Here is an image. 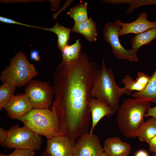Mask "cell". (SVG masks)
Masks as SVG:
<instances>
[{
  "label": "cell",
  "instance_id": "6da1fadb",
  "mask_svg": "<svg viewBox=\"0 0 156 156\" xmlns=\"http://www.w3.org/2000/svg\"><path fill=\"white\" fill-rule=\"evenodd\" d=\"M97 64L81 51L77 59L62 62L54 74L55 99L51 109L58 117L60 128L73 144L82 134L88 132L91 116L88 106L90 92Z\"/></svg>",
  "mask_w": 156,
  "mask_h": 156
},
{
  "label": "cell",
  "instance_id": "7a4b0ae2",
  "mask_svg": "<svg viewBox=\"0 0 156 156\" xmlns=\"http://www.w3.org/2000/svg\"><path fill=\"white\" fill-rule=\"evenodd\" d=\"M125 94H131L124 87H119L116 83L112 70L107 68L104 58L101 67L96 73L90 92L91 98H94L107 104L116 111L119 105L120 97Z\"/></svg>",
  "mask_w": 156,
  "mask_h": 156
},
{
  "label": "cell",
  "instance_id": "3957f363",
  "mask_svg": "<svg viewBox=\"0 0 156 156\" xmlns=\"http://www.w3.org/2000/svg\"><path fill=\"white\" fill-rule=\"evenodd\" d=\"M150 102L135 99H125L118 109L117 123L122 134L127 138H137L144 122L145 115L151 107Z\"/></svg>",
  "mask_w": 156,
  "mask_h": 156
},
{
  "label": "cell",
  "instance_id": "277c9868",
  "mask_svg": "<svg viewBox=\"0 0 156 156\" xmlns=\"http://www.w3.org/2000/svg\"><path fill=\"white\" fill-rule=\"evenodd\" d=\"M17 120L24 126L39 135L49 140L63 135L60 128V120L56 112L49 108H33Z\"/></svg>",
  "mask_w": 156,
  "mask_h": 156
},
{
  "label": "cell",
  "instance_id": "5b68a950",
  "mask_svg": "<svg viewBox=\"0 0 156 156\" xmlns=\"http://www.w3.org/2000/svg\"><path fill=\"white\" fill-rule=\"evenodd\" d=\"M38 72L28 60L25 54L20 51L10 60V64L1 72V81L16 87L26 85L36 76Z\"/></svg>",
  "mask_w": 156,
  "mask_h": 156
},
{
  "label": "cell",
  "instance_id": "8992f818",
  "mask_svg": "<svg viewBox=\"0 0 156 156\" xmlns=\"http://www.w3.org/2000/svg\"><path fill=\"white\" fill-rule=\"evenodd\" d=\"M42 137L25 126H12L8 130L4 147L9 148L38 151L43 142Z\"/></svg>",
  "mask_w": 156,
  "mask_h": 156
},
{
  "label": "cell",
  "instance_id": "52a82bcc",
  "mask_svg": "<svg viewBox=\"0 0 156 156\" xmlns=\"http://www.w3.org/2000/svg\"><path fill=\"white\" fill-rule=\"evenodd\" d=\"M24 91L33 108H49L51 105L54 91L49 83L32 80Z\"/></svg>",
  "mask_w": 156,
  "mask_h": 156
},
{
  "label": "cell",
  "instance_id": "ba28073f",
  "mask_svg": "<svg viewBox=\"0 0 156 156\" xmlns=\"http://www.w3.org/2000/svg\"><path fill=\"white\" fill-rule=\"evenodd\" d=\"M121 28L116 22H107L103 28V38L106 42L110 44L112 52L117 59L136 62L139 60L137 51L133 49L127 50L120 43L118 34Z\"/></svg>",
  "mask_w": 156,
  "mask_h": 156
},
{
  "label": "cell",
  "instance_id": "9c48e42d",
  "mask_svg": "<svg viewBox=\"0 0 156 156\" xmlns=\"http://www.w3.org/2000/svg\"><path fill=\"white\" fill-rule=\"evenodd\" d=\"M104 152L98 135L88 132L80 135L73 147V156H101Z\"/></svg>",
  "mask_w": 156,
  "mask_h": 156
},
{
  "label": "cell",
  "instance_id": "30bf717a",
  "mask_svg": "<svg viewBox=\"0 0 156 156\" xmlns=\"http://www.w3.org/2000/svg\"><path fill=\"white\" fill-rule=\"evenodd\" d=\"M116 23L121 27L118 32L119 37L129 34H138L149 29L156 27V21L152 22L147 19L146 12H142L134 21L125 23L119 20Z\"/></svg>",
  "mask_w": 156,
  "mask_h": 156
},
{
  "label": "cell",
  "instance_id": "8fae6325",
  "mask_svg": "<svg viewBox=\"0 0 156 156\" xmlns=\"http://www.w3.org/2000/svg\"><path fill=\"white\" fill-rule=\"evenodd\" d=\"M44 152L50 156H73V147L67 136L60 135L47 140Z\"/></svg>",
  "mask_w": 156,
  "mask_h": 156
},
{
  "label": "cell",
  "instance_id": "7c38bea8",
  "mask_svg": "<svg viewBox=\"0 0 156 156\" xmlns=\"http://www.w3.org/2000/svg\"><path fill=\"white\" fill-rule=\"evenodd\" d=\"M33 108L25 93L14 95L3 107L9 118L16 120Z\"/></svg>",
  "mask_w": 156,
  "mask_h": 156
},
{
  "label": "cell",
  "instance_id": "4fadbf2b",
  "mask_svg": "<svg viewBox=\"0 0 156 156\" xmlns=\"http://www.w3.org/2000/svg\"><path fill=\"white\" fill-rule=\"evenodd\" d=\"M92 121L89 133H93L94 129L99 121L105 116H110L116 112L107 104L94 98H91L88 103Z\"/></svg>",
  "mask_w": 156,
  "mask_h": 156
},
{
  "label": "cell",
  "instance_id": "5bb4252c",
  "mask_svg": "<svg viewBox=\"0 0 156 156\" xmlns=\"http://www.w3.org/2000/svg\"><path fill=\"white\" fill-rule=\"evenodd\" d=\"M104 152L107 156H128L131 147L127 142L122 141L118 137H109L103 143Z\"/></svg>",
  "mask_w": 156,
  "mask_h": 156
},
{
  "label": "cell",
  "instance_id": "9a60e30c",
  "mask_svg": "<svg viewBox=\"0 0 156 156\" xmlns=\"http://www.w3.org/2000/svg\"><path fill=\"white\" fill-rule=\"evenodd\" d=\"M71 31L82 34L90 43L97 40L98 32L96 25L91 17L85 21L75 23Z\"/></svg>",
  "mask_w": 156,
  "mask_h": 156
},
{
  "label": "cell",
  "instance_id": "2e32d148",
  "mask_svg": "<svg viewBox=\"0 0 156 156\" xmlns=\"http://www.w3.org/2000/svg\"><path fill=\"white\" fill-rule=\"evenodd\" d=\"M131 96L138 100L152 102L156 104V68L150 77L149 82L144 89L133 93Z\"/></svg>",
  "mask_w": 156,
  "mask_h": 156
},
{
  "label": "cell",
  "instance_id": "e0dca14e",
  "mask_svg": "<svg viewBox=\"0 0 156 156\" xmlns=\"http://www.w3.org/2000/svg\"><path fill=\"white\" fill-rule=\"evenodd\" d=\"M156 135V118L152 117L144 122L138 132L137 137L139 140L148 143Z\"/></svg>",
  "mask_w": 156,
  "mask_h": 156
},
{
  "label": "cell",
  "instance_id": "ac0fdd59",
  "mask_svg": "<svg viewBox=\"0 0 156 156\" xmlns=\"http://www.w3.org/2000/svg\"><path fill=\"white\" fill-rule=\"evenodd\" d=\"M45 30L52 32L55 34L57 37V46L62 51L67 43L70 38L71 28H68L61 25L57 22L52 27L50 28H42Z\"/></svg>",
  "mask_w": 156,
  "mask_h": 156
},
{
  "label": "cell",
  "instance_id": "d6986e66",
  "mask_svg": "<svg viewBox=\"0 0 156 156\" xmlns=\"http://www.w3.org/2000/svg\"><path fill=\"white\" fill-rule=\"evenodd\" d=\"M156 38V27L137 34L131 39L132 49L138 51L142 46L148 44Z\"/></svg>",
  "mask_w": 156,
  "mask_h": 156
},
{
  "label": "cell",
  "instance_id": "ffe728a7",
  "mask_svg": "<svg viewBox=\"0 0 156 156\" xmlns=\"http://www.w3.org/2000/svg\"><path fill=\"white\" fill-rule=\"evenodd\" d=\"M88 3H78L70 10L67 14L74 21L75 23L85 21L89 18L88 15Z\"/></svg>",
  "mask_w": 156,
  "mask_h": 156
},
{
  "label": "cell",
  "instance_id": "44dd1931",
  "mask_svg": "<svg viewBox=\"0 0 156 156\" xmlns=\"http://www.w3.org/2000/svg\"><path fill=\"white\" fill-rule=\"evenodd\" d=\"M81 47L79 38L73 44L69 45L67 44L62 51V62H69L77 58L80 53Z\"/></svg>",
  "mask_w": 156,
  "mask_h": 156
},
{
  "label": "cell",
  "instance_id": "7402d4cb",
  "mask_svg": "<svg viewBox=\"0 0 156 156\" xmlns=\"http://www.w3.org/2000/svg\"><path fill=\"white\" fill-rule=\"evenodd\" d=\"M16 87L11 84L3 83L0 87V110L14 95Z\"/></svg>",
  "mask_w": 156,
  "mask_h": 156
},
{
  "label": "cell",
  "instance_id": "603a6c76",
  "mask_svg": "<svg viewBox=\"0 0 156 156\" xmlns=\"http://www.w3.org/2000/svg\"><path fill=\"white\" fill-rule=\"evenodd\" d=\"M122 83L124 86V87L130 93L133 90L140 92L144 90L146 86L141 85L128 75H126L121 80Z\"/></svg>",
  "mask_w": 156,
  "mask_h": 156
},
{
  "label": "cell",
  "instance_id": "cb8c5ba5",
  "mask_svg": "<svg viewBox=\"0 0 156 156\" xmlns=\"http://www.w3.org/2000/svg\"><path fill=\"white\" fill-rule=\"evenodd\" d=\"M127 3L129 5L127 11V14H130L138 8L143 5H156V0H127Z\"/></svg>",
  "mask_w": 156,
  "mask_h": 156
},
{
  "label": "cell",
  "instance_id": "d4e9b609",
  "mask_svg": "<svg viewBox=\"0 0 156 156\" xmlns=\"http://www.w3.org/2000/svg\"><path fill=\"white\" fill-rule=\"evenodd\" d=\"M0 156H36L34 151L24 149H15L11 153L8 155L1 153Z\"/></svg>",
  "mask_w": 156,
  "mask_h": 156
},
{
  "label": "cell",
  "instance_id": "484cf974",
  "mask_svg": "<svg viewBox=\"0 0 156 156\" xmlns=\"http://www.w3.org/2000/svg\"><path fill=\"white\" fill-rule=\"evenodd\" d=\"M150 78V77L148 75L140 72H138L137 77L135 80L140 84L146 86L149 82Z\"/></svg>",
  "mask_w": 156,
  "mask_h": 156
},
{
  "label": "cell",
  "instance_id": "4316f807",
  "mask_svg": "<svg viewBox=\"0 0 156 156\" xmlns=\"http://www.w3.org/2000/svg\"><path fill=\"white\" fill-rule=\"evenodd\" d=\"M0 21L2 22L10 23V24H14L17 25H22L24 26H25L28 27H33L35 28H37L40 29L41 27H39L34 26H33L25 24L19 23L18 22L14 21L12 19H10L6 17L0 16Z\"/></svg>",
  "mask_w": 156,
  "mask_h": 156
},
{
  "label": "cell",
  "instance_id": "83f0119b",
  "mask_svg": "<svg viewBox=\"0 0 156 156\" xmlns=\"http://www.w3.org/2000/svg\"><path fill=\"white\" fill-rule=\"evenodd\" d=\"M8 131L0 127V144L4 146L8 137Z\"/></svg>",
  "mask_w": 156,
  "mask_h": 156
},
{
  "label": "cell",
  "instance_id": "f1b7e54d",
  "mask_svg": "<svg viewBox=\"0 0 156 156\" xmlns=\"http://www.w3.org/2000/svg\"><path fill=\"white\" fill-rule=\"evenodd\" d=\"M148 144L149 151L153 153H156V135L150 140Z\"/></svg>",
  "mask_w": 156,
  "mask_h": 156
},
{
  "label": "cell",
  "instance_id": "f546056e",
  "mask_svg": "<svg viewBox=\"0 0 156 156\" xmlns=\"http://www.w3.org/2000/svg\"><path fill=\"white\" fill-rule=\"evenodd\" d=\"M151 117L156 118V106L150 108L146 113L145 117Z\"/></svg>",
  "mask_w": 156,
  "mask_h": 156
},
{
  "label": "cell",
  "instance_id": "4dcf8cb0",
  "mask_svg": "<svg viewBox=\"0 0 156 156\" xmlns=\"http://www.w3.org/2000/svg\"><path fill=\"white\" fill-rule=\"evenodd\" d=\"M30 57L32 60L36 61H39L40 60L39 52L36 50L33 51L31 52Z\"/></svg>",
  "mask_w": 156,
  "mask_h": 156
},
{
  "label": "cell",
  "instance_id": "1f68e13d",
  "mask_svg": "<svg viewBox=\"0 0 156 156\" xmlns=\"http://www.w3.org/2000/svg\"><path fill=\"white\" fill-rule=\"evenodd\" d=\"M51 3V7L52 11H55L59 8V4L60 0L50 1Z\"/></svg>",
  "mask_w": 156,
  "mask_h": 156
},
{
  "label": "cell",
  "instance_id": "d6a6232c",
  "mask_svg": "<svg viewBox=\"0 0 156 156\" xmlns=\"http://www.w3.org/2000/svg\"><path fill=\"white\" fill-rule=\"evenodd\" d=\"M135 156H150L148 153L145 151L140 150L136 152Z\"/></svg>",
  "mask_w": 156,
  "mask_h": 156
},
{
  "label": "cell",
  "instance_id": "836d02e7",
  "mask_svg": "<svg viewBox=\"0 0 156 156\" xmlns=\"http://www.w3.org/2000/svg\"><path fill=\"white\" fill-rule=\"evenodd\" d=\"M41 156H50L49 155H48L45 153L44 152L42 153Z\"/></svg>",
  "mask_w": 156,
  "mask_h": 156
},
{
  "label": "cell",
  "instance_id": "e575fe53",
  "mask_svg": "<svg viewBox=\"0 0 156 156\" xmlns=\"http://www.w3.org/2000/svg\"><path fill=\"white\" fill-rule=\"evenodd\" d=\"M101 156H107L105 152H103Z\"/></svg>",
  "mask_w": 156,
  "mask_h": 156
},
{
  "label": "cell",
  "instance_id": "d590c367",
  "mask_svg": "<svg viewBox=\"0 0 156 156\" xmlns=\"http://www.w3.org/2000/svg\"><path fill=\"white\" fill-rule=\"evenodd\" d=\"M150 156H156V153H153Z\"/></svg>",
  "mask_w": 156,
  "mask_h": 156
}]
</instances>
